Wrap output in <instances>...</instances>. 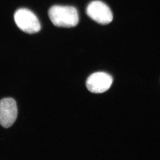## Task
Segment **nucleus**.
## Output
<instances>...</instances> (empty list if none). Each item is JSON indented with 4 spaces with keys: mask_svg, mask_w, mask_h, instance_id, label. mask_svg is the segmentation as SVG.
<instances>
[{
    "mask_svg": "<svg viewBox=\"0 0 160 160\" xmlns=\"http://www.w3.org/2000/svg\"><path fill=\"white\" fill-rule=\"evenodd\" d=\"M48 16L53 25L58 27H74L79 21L77 9L73 6H52L48 11Z\"/></svg>",
    "mask_w": 160,
    "mask_h": 160,
    "instance_id": "f257e3e1",
    "label": "nucleus"
},
{
    "mask_svg": "<svg viewBox=\"0 0 160 160\" xmlns=\"http://www.w3.org/2000/svg\"><path fill=\"white\" fill-rule=\"evenodd\" d=\"M14 20L22 31L29 34L38 32L41 28L36 15L27 8L17 10L14 14Z\"/></svg>",
    "mask_w": 160,
    "mask_h": 160,
    "instance_id": "f03ea898",
    "label": "nucleus"
},
{
    "mask_svg": "<svg viewBox=\"0 0 160 160\" xmlns=\"http://www.w3.org/2000/svg\"><path fill=\"white\" fill-rule=\"evenodd\" d=\"M86 13L92 20L101 25H107L113 20L111 9L100 1L91 2L87 7Z\"/></svg>",
    "mask_w": 160,
    "mask_h": 160,
    "instance_id": "7ed1b4c3",
    "label": "nucleus"
},
{
    "mask_svg": "<svg viewBox=\"0 0 160 160\" xmlns=\"http://www.w3.org/2000/svg\"><path fill=\"white\" fill-rule=\"evenodd\" d=\"M18 109L15 100L5 98L0 100V125L3 128L11 127L17 119Z\"/></svg>",
    "mask_w": 160,
    "mask_h": 160,
    "instance_id": "20e7f679",
    "label": "nucleus"
},
{
    "mask_svg": "<svg viewBox=\"0 0 160 160\" xmlns=\"http://www.w3.org/2000/svg\"><path fill=\"white\" fill-rule=\"evenodd\" d=\"M113 79L110 74L103 72L94 73L86 81V88L92 93L100 94L108 91L112 84Z\"/></svg>",
    "mask_w": 160,
    "mask_h": 160,
    "instance_id": "39448f33",
    "label": "nucleus"
}]
</instances>
